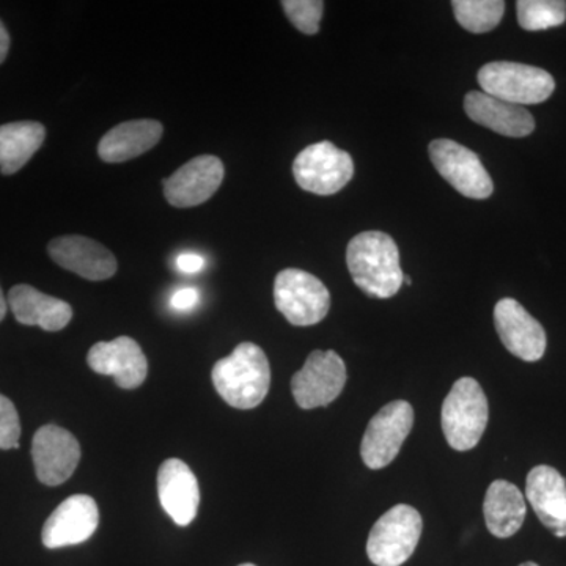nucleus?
<instances>
[{"label":"nucleus","mask_w":566,"mask_h":566,"mask_svg":"<svg viewBox=\"0 0 566 566\" xmlns=\"http://www.w3.org/2000/svg\"><path fill=\"white\" fill-rule=\"evenodd\" d=\"M346 263L354 283L368 296L387 300L403 285L400 251L390 234L376 230L356 234L346 249Z\"/></svg>","instance_id":"1"},{"label":"nucleus","mask_w":566,"mask_h":566,"mask_svg":"<svg viewBox=\"0 0 566 566\" xmlns=\"http://www.w3.org/2000/svg\"><path fill=\"white\" fill-rule=\"evenodd\" d=\"M211 379L227 405L253 409L262 405L270 392V360L260 346L244 342L230 356L216 363Z\"/></svg>","instance_id":"2"},{"label":"nucleus","mask_w":566,"mask_h":566,"mask_svg":"<svg viewBox=\"0 0 566 566\" xmlns=\"http://www.w3.org/2000/svg\"><path fill=\"white\" fill-rule=\"evenodd\" d=\"M490 406L482 386L474 378H460L442 405V431L458 452L474 449L485 433Z\"/></svg>","instance_id":"3"},{"label":"nucleus","mask_w":566,"mask_h":566,"mask_svg":"<svg viewBox=\"0 0 566 566\" xmlns=\"http://www.w3.org/2000/svg\"><path fill=\"white\" fill-rule=\"evenodd\" d=\"M476 80L482 92L517 106L545 103L556 91V81L547 71L517 62L486 63Z\"/></svg>","instance_id":"4"},{"label":"nucleus","mask_w":566,"mask_h":566,"mask_svg":"<svg viewBox=\"0 0 566 566\" xmlns=\"http://www.w3.org/2000/svg\"><path fill=\"white\" fill-rule=\"evenodd\" d=\"M423 521L415 506L395 505L376 521L367 542V554L376 566H401L415 554Z\"/></svg>","instance_id":"5"},{"label":"nucleus","mask_w":566,"mask_h":566,"mask_svg":"<svg viewBox=\"0 0 566 566\" xmlns=\"http://www.w3.org/2000/svg\"><path fill=\"white\" fill-rule=\"evenodd\" d=\"M274 303L293 326H314L329 314L331 294L314 274L289 268L275 277Z\"/></svg>","instance_id":"6"},{"label":"nucleus","mask_w":566,"mask_h":566,"mask_svg":"<svg viewBox=\"0 0 566 566\" xmlns=\"http://www.w3.org/2000/svg\"><path fill=\"white\" fill-rule=\"evenodd\" d=\"M293 175L297 186L316 196H333L352 181L354 163L348 151L333 142L308 145L293 163Z\"/></svg>","instance_id":"7"},{"label":"nucleus","mask_w":566,"mask_h":566,"mask_svg":"<svg viewBox=\"0 0 566 566\" xmlns=\"http://www.w3.org/2000/svg\"><path fill=\"white\" fill-rule=\"evenodd\" d=\"M415 424V409L405 400L392 401L374 419L365 430L360 457L370 469H382L392 463Z\"/></svg>","instance_id":"8"},{"label":"nucleus","mask_w":566,"mask_h":566,"mask_svg":"<svg viewBox=\"0 0 566 566\" xmlns=\"http://www.w3.org/2000/svg\"><path fill=\"white\" fill-rule=\"evenodd\" d=\"M428 151L438 174L461 196L475 200L493 196V180L474 151L450 139L431 142Z\"/></svg>","instance_id":"9"},{"label":"nucleus","mask_w":566,"mask_h":566,"mask_svg":"<svg viewBox=\"0 0 566 566\" xmlns=\"http://www.w3.org/2000/svg\"><path fill=\"white\" fill-rule=\"evenodd\" d=\"M346 385V365L333 349L311 353L304 367L293 376L292 392L303 409L333 403Z\"/></svg>","instance_id":"10"},{"label":"nucleus","mask_w":566,"mask_h":566,"mask_svg":"<svg viewBox=\"0 0 566 566\" xmlns=\"http://www.w3.org/2000/svg\"><path fill=\"white\" fill-rule=\"evenodd\" d=\"M32 458L40 482L46 486H59L76 471L81 446L65 428L44 424L33 436Z\"/></svg>","instance_id":"11"},{"label":"nucleus","mask_w":566,"mask_h":566,"mask_svg":"<svg viewBox=\"0 0 566 566\" xmlns=\"http://www.w3.org/2000/svg\"><path fill=\"white\" fill-rule=\"evenodd\" d=\"M494 324L499 338L513 356L526 363H536L545 356L547 338L542 323L516 300L504 297L495 304Z\"/></svg>","instance_id":"12"},{"label":"nucleus","mask_w":566,"mask_h":566,"mask_svg":"<svg viewBox=\"0 0 566 566\" xmlns=\"http://www.w3.org/2000/svg\"><path fill=\"white\" fill-rule=\"evenodd\" d=\"M223 164L218 156H197L164 180V196L175 208L199 207L210 200L223 181Z\"/></svg>","instance_id":"13"},{"label":"nucleus","mask_w":566,"mask_h":566,"mask_svg":"<svg viewBox=\"0 0 566 566\" xmlns=\"http://www.w3.org/2000/svg\"><path fill=\"white\" fill-rule=\"evenodd\" d=\"M99 524V510L91 495L76 494L65 499L44 523L43 545L48 549L81 545L95 534Z\"/></svg>","instance_id":"14"},{"label":"nucleus","mask_w":566,"mask_h":566,"mask_svg":"<svg viewBox=\"0 0 566 566\" xmlns=\"http://www.w3.org/2000/svg\"><path fill=\"white\" fill-rule=\"evenodd\" d=\"M87 364L95 374L112 376L117 386L126 390L144 385L148 375V360L140 345L126 335L93 345Z\"/></svg>","instance_id":"15"},{"label":"nucleus","mask_w":566,"mask_h":566,"mask_svg":"<svg viewBox=\"0 0 566 566\" xmlns=\"http://www.w3.org/2000/svg\"><path fill=\"white\" fill-rule=\"evenodd\" d=\"M48 252L63 270L81 275L87 281H107L117 273L114 253L91 238L80 234L55 238L48 245Z\"/></svg>","instance_id":"16"},{"label":"nucleus","mask_w":566,"mask_h":566,"mask_svg":"<svg viewBox=\"0 0 566 566\" xmlns=\"http://www.w3.org/2000/svg\"><path fill=\"white\" fill-rule=\"evenodd\" d=\"M159 502L178 526H189L196 520L200 505L197 476L185 461L169 458L158 472Z\"/></svg>","instance_id":"17"},{"label":"nucleus","mask_w":566,"mask_h":566,"mask_svg":"<svg viewBox=\"0 0 566 566\" xmlns=\"http://www.w3.org/2000/svg\"><path fill=\"white\" fill-rule=\"evenodd\" d=\"M528 504L543 526L557 538L566 536V480L551 465H536L527 475Z\"/></svg>","instance_id":"18"},{"label":"nucleus","mask_w":566,"mask_h":566,"mask_svg":"<svg viewBox=\"0 0 566 566\" xmlns=\"http://www.w3.org/2000/svg\"><path fill=\"white\" fill-rule=\"evenodd\" d=\"M464 111L476 125L506 137L531 136L535 129L534 115L526 107L502 102L485 92H469Z\"/></svg>","instance_id":"19"},{"label":"nucleus","mask_w":566,"mask_h":566,"mask_svg":"<svg viewBox=\"0 0 566 566\" xmlns=\"http://www.w3.org/2000/svg\"><path fill=\"white\" fill-rule=\"evenodd\" d=\"M7 301L18 323L39 326L48 333L62 331L73 318V308L69 303L41 293L25 283L13 286Z\"/></svg>","instance_id":"20"},{"label":"nucleus","mask_w":566,"mask_h":566,"mask_svg":"<svg viewBox=\"0 0 566 566\" xmlns=\"http://www.w3.org/2000/svg\"><path fill=\"white\" fill-rule=\"evenodd\" d=\"M163 125L158 120H129L104 134L98 145V155L104 163H125L151 150L163 137Z\"/></svg>","instance_id":"21"},{"label":"nucleus","mask_w":566,"mask_h":566,"mask_svg":"<svg viewBox=\"0 0 566 566\" xmlns=\"http://www.w3.org/2000/svg\"><path fill=\"white\" fill-rule=\"evenodd\" d=\"M483 513L491 535L510 538L523 527L526 520V499L513 483L495 480L488 488Z\"/></svg>","instance_id":"22"},{"label":"nucleus","mask_w":566,"mask_h":566,"mask_svg":"<svg viewBox=\"0 0 566 566\" xmlns=\"http://www.w3.org/2000/svg\"><path fill=\"white\" fill-rule=\"evenodd\" d=\"M46 139L39 122H13L0 126V170L13 175L25 166Z\"/></svg>","instance_id":"23"},{"label":"nucleus","mask_w":566,"mask_h":566,"mask_svg":"<svg viewBox=\"0 0 566 566\" xmlns=\"http://www.w3.org/2000/svg\"><path fill=\"white\" fill-rule=\"evenodd\" d=\"M452 7L461 28L472 33L493 31L505 13L502 0H453Z\"/></svg>","instance_id":"24"},{"label":"nucleus","mask_w":566,"mask_h":566,"mask_svg":"<svg viewBox=\"0 0 566 566\" xmlns=\"http://www.w3.org/2000/svg\"><path fill=\"white\" fill-rule=\"evenodd\" d=\"M516 11L517 22L528 32L547 31L566 21L564 0H520Z\"/></svg>","instance_id":"25"},{"label":"nucleus","mask_w":566,"mask_h":566,"mask_svg":"<svg viewBox=\"0 0 566 566\" xmlns=\"http://www.w3.org/2000/svg\"><path fill=\"white\" fill-rule=\"evenodd\" d=\"M282 7L297 31L305 35L318 33L324 11L322 0H283Z\"/></svg>","instance_id":"26"},{"label":"nucleus","mask_w":566,"mask_h":566,"mask_svg":"<svg viewBox=\"0 0 566 566\" xmlns=\"http://www.w3.org/2000/svg\"><path fill=\"white\" fill-rule=\"evenodd\" d=\"M21 420L13 401L0 394V449L20 447Z\"/></svg>","instance_id":"27"},{"label":"nucleus","mask_w":566,"mask_h":566,"mask_svg":"<svg viewBox=\"0 0 566 566\" xmlns=\"http://www.w3.org/2000/svg\"><path fill=\"white\" fill-rule=\"evenodd\" d=\"M200 301L199 290L192 289V286H186V289L178 290L170 301V305L178 312H189L193 307H197Z\"/></svg>","instance_id":"28"},{"label":"nucleus","mask_w":566,"mask_h":566,"mask_svg":"<svg viewBox=\"0 0 566 566\" xmlns=\"http://www.w3.org/2000/svg\"><path fill=\"white\" fill-rule=\"evenodd\" d=\"M205 264L203 256L197 253H181L177 259V268L185 274H193L202 271Z\"/></svg>","instance_id":"29"},{"label":"nucleus","mask_w":566,"mask_h":566,"mask_svg":"<svg viewBox=\"0 0 566 566\" xmlns=\"http://www.w3.org/2000/svg\"><path fill=\"white\" fill-rule=\"evenodd\" d=\"M10 50V35L7 32L6 25L0 21V63L6 61L7 54Z\"/></svg>","instance_id":"30"},{"label":"nucleus","mask_w":566,"mask_h":566,"mask_svg":"<svg viewBox=\"0 0 566 566\" xmlns=\"http://www.w3.org/2000/svg\"><path fill=\"white\" fill-rule=\"evenodd\" d=\"M7 311H9V301L3 296L2 286H0V322L6 318Z\"/></svg>","instance_id":"31"},{"label":"nucleus","mask_w":566,"mask_h":566,"mask_svg":"<svg viewBox=\"0 0 566 566\" xmlns=\"http://www.w3.org/2000/svg\"><path fill=\"white\" fill-rule=\"evenodd\" d=\"M403 281H405L406 285H411V283H412L411 277H409V275H405Z\"/></svg>","instance_id":"32"},{"label":"nucleus","mask_w":566,"mask_h":566,"mask_svg":"<svg viewBox=\"0 0 566 566\" xmlns=\"http://www.w3.org/2000/svg\"><path fill=\"white\" fill-rule=\"evenodd\" d=\"M520 566H539L534 564V562H526V564H521Z\"/></svg>","instance_id":"33"},{"label":"nucleus","mask_w":566,"mask_h":566,"mask_svg":"<svg viewBox=\"0 0 566 566\" xmlns=\"http://www.w3.org/2000/svg\"><path fill=\"white\" fill-rule=\"evenodd\" d=\"M240 566H255V565H252V564H243V565H240Z\"/></svg>","instance_id":"34"}]
</instances>
